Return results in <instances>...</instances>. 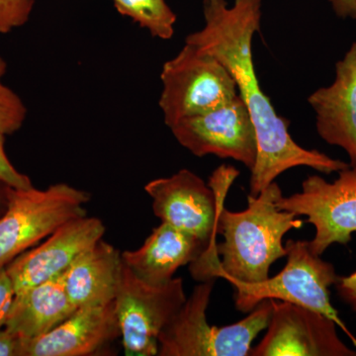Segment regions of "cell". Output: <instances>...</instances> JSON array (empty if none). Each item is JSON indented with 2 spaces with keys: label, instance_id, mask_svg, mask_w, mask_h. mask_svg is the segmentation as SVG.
I'll use <instances>...</instances> for the list:
<instances>
[{
  "label": "cell",
  "instance_id": "obj_1",
  "mask_svg": "<svg viewBox=\"0 0 356 356\" xmlns=\"http://www.w3.org/2000/svg\"><path fill=\"white\" fill-rule=\"evenodd\" d=\"M262 0H204L205 25L186 37L185 43L218 58L235 79L238 95L247 105L257 138V156L250 177V195L257 196L281 173L309 166L330 175L350 163L306 149L292 139L289 121L274 109L262 91L252 60V39L261 30Z\"/></svg>",
  "mask_w": 356,
  "mask_h": 356
},
{
  "label": "cell",
  "instance_id": "obj_2",
  "mask_svg": "<svg viewBox=\"0 0 356 356\" xmlns=\"http://www.w3.org/2000/svg\"><path fill=\"white\" fill-rule=\"evenodd\" d=\"M282 196L280 185L273 182L257 196H248V208L231 212L222 206L218 215L217 234L224 243L217 245L216 277L229 283L254 284L269 277L271 266L286 257L283 236L300 229L303 221L295 213L281 210L277 201Z\"/></svg>",
  "mask_w": 356,
  "mask_h": 356
},
{
  "label": "cell",
  "instance_id": "obj_3",
  "mask_svg": "<svg viewBox=\"0 0 356 356\" xmlns=\"http://www.w3.org/2000/svg\"><path fill=\"white\" fill-rule=\"evenodd\" d=\"M238 175L234 166L222 165L213 172L207 185L191 170H180L145 186L153 199L154 215L161 222L193 236L205 247V252L191 266L192 276L201 282L216 278L220 262L215 243L218 215Z\"/></svg>",
  "mask_w": 356,
  "mask_h": 356
},
{
  "label": "cell",
  "instance_id": "obj_4",
  "mask_svg": "<svg viewBox=\"0 0 356 356\" xmlns=\"http://www.w3.org/2000/svg\"><path fill=\"white\" fill-rule=\"evenodd\" d=\"M214 281H204L159 337V356H248L259 332L267 329L273 303L264 300L247 318L225 327L208 324L206 312Z\"/></svg>",
  "mask_w": 356,
  "mask_h": 356
},
{
  "label": "cell",
  "instance_id": "obj_5",
  "mask_svg": "<svg viewBox=\"0 0 356 356\" xmlns=\"http://www.w3.org/2000/svg\"><path fill=\"white\" fill-rule=\"evenodd\" d=\"M90 194L67 184L44 191L9 187L8 206L0 217V267L38 245L58 227L88 215Z\"/></svg>",
  "mask_w": 356,
  "mask_h": 356
},
{
  "label": "cell",
  "instance_id": "obj_6",
  "mask_svg": "<svg viewBox=\"0 0 356 356\" xmlns=\"http://www.w3.org/2000/svg\"><path fill=\"white\" fill-rule=\"evenodd\" d=\"M285 248L287 264L277 275L254 284L232 283L236 309L250 313L264 300L287 302L327 316L353 339L331 303L330 288L339 278L334 266L314 254L306 241L288 240Z\"/></svg>",
  "mask_w": 356,
  "mask_h": 356
},
{
  "label": "cell",
  "instance_id": "obj_7",
  "mask_svg": "<svg viewBox=\"0 0 356 356\" xmlns=\"http://www.w3.org/2000/svg\"><path fill=\"white\" fill-rule=\"evenodd\" d=\"M159 107L168 128L182 119L207 113L238 95L235 79L218 58L185 43L161 70Z\"/></svg>",
  "mask_w": 356,
  "mask_h": 356
},
{
  "label": "cell",
  "instance_id": "obj_8",
  "mask_svg": "<svg viewBox=\"0 0 356 356\" xmlns=\"http://www.w3.org/2000/svg\"><path fill=\"white\" fill-rule=\"evenodd\" d=\"M186 299L181 278L154 286L124 264L114 304L125 355H158L159 334Z\"/></svg>",
  "mask_w": 356,
  "mask_h": 356
},
{
  "label": "cell",
  "instance_id": "obj_9",
  "mask_svg": "<svg viewBox=\"0 0 356 356\" xmlns=\"http://www.w3.org/2000/svg\"><path fill=\"white\" fill-rule=\"evenodd\" d=\"M281 210L306 216L315 227V236L309 248L322 255L332 245H346L356 234V170L339 172V177L329 182L318 175L304 180L302 191L277 201Z\"/></svg>",
  "mask_w": 356,
  "mask_h": 356
},
{
  "label": "cell",
  "instance_id": "obj_10",
  "mask_svg": "<svg viewBox=\"0 0 356 356\" xmlns=\"http://www.w3.org/2000/svg\"><path fill=\"white\" fill-rule=\"evenodd\" d=\"M170 129L194 156L233 159L250 170L257 161V131L240 95L220 108L182 119Z\"/></svg>",
  "mask_w": 356,
  "mask_h": 356
},
{
  "label": "cell",
  "instance_id": "obj_11",
  "mask_svg": "<svg viewBox=\"0 0 356 356\" xmlns=\"http://www.w3.org/2000/svg\"><path fill=\"white\" fill-rule=\"evenodd\" d=\"M271 303L266 334L250 356H356L339 339L332 318L287 302Z\"/></svg>",
  "mask_w": 356,
  "mask_h": 356
},
{
  "label": "cell",
  "instance_id": "obj_12",
  "mask_svg": "<svg viewBox=\"0 0 356 356\" xmlns=\"http://www.w3.org/2000/svg\"><path fill=\"white\" fill-rule=\"evenodd\" d=\"M104 233L105 226L98 218L86 215L65 222L44 242L7 264L15 294L63 275L79 255L102 240Z\"/></svg>",
  "mask_w": 356,
  "mask_h": 356
},
{
  "label": "cell",
  "instance_id": "obj_13",
  "mask_svg": "<svg viewBox=\"0 0 356 356\" xmlns=\"http://www.w3.org/2000/svg\"><path fill=\"white\" fill-rule=\"evenodd\" d=\"M121 337L114 301L77 308L48 334L22 341L21 356H88L102 353Z\"/></svg>",
  "mask_w": 356,
  "mask_h": 356
},
{
  "label": "cell",
  "instance_id": "obj_14",
  "mask_svg": "<svg viewBox=\"0 0 356 356\" xmlns=\"http://www.w3.org/2000/svg\"><path fill=\"white\" fill-rule=\"evenodd\" d=\"M316 113L318 136L341 147L356 170V42L336 65V79L308 97Z\"/></svg>",
  "mask_w": 356,
  "mask_h": 356
},
{
  "label": "cell",
  "instance_id": "obj_15",
  "mask_svg": "<svg viewBox=\"0 0 356 356\" xmlns=\"http://www.w3.org/2000/svg\"><path fill=\"white\" fill-rule=\"evenodd\" d=\"M204 252L205 247L197 238L161 222L142 247L122 252V259L140 280L159 286L172 281L179 267L195 261Z\"/></svg>",
  "mask_w": 356,
  "mask_h": 356
},
{
  "label": "cell",
  "instance_id": "obj_16",
  "mask_svg": "<svg viewBox=\"0 0 356 356\" xmlns=\"http://www.w3.org/2000/svg\"><path fill=\"white\" fill-rule=\"evenodd\" d=\"M123 264L120 250L102 238L98 241L63 274L70 301L77 308L112 303L118 290Z\"/></svg>",
  "mask_w": 356,
  "mask_h": 356
},
{
  "label": "cell",
  "instance_id": "obj_17",
  "mask_svg": "<svg viewBox=\"0 0 356 356\" xmlns=\"http://www.w3.org/2000/svg\"><path fill=\"white\" fill-rule=\"evenodd\" d=\"M76 309L60 275L15 294L4 327L22 341H30L48 334Z\"/></svg>",
  "mask_w": 356,
  "mask_h": 356
},
{
  "label": "cell",
  "instance_id": "obj_18",
  "mask_svg": "<svg viewBox=\"0 0 356 356\" xmlns=\"http://www.w3.org/2000/svg\"><path fill=\"white\" fill-rule=\"evenodd\" d=\"M119 13L145 28L156 38L170 40L175 35L177 15L165 0H112Z\"/></svg>",
  "mask_w": 356,
  "mask_h": 356
},
{
  "label": "cell",
  "instance_id": "obj_19",
  "mask_svg": "<svg viewBox=\"0 0 356 356\" xmlns=\"http://www.w3.org/2000/svg\"><path fill=\"white\" fill-rule=\"evenodd\" d=\"M7 72V63L0 57V132L6 135L19 131L27 116V108L20 96L2 83Z\"/></svg>",
  "mask_w": 356,
  "mask_h": 356
},
{
  "label": "cell",
  "instance_id": "obj_20",
  "mask_svg": "<svg viewBox=\"0 0 356 356\" xmlns=\"http://www.w3.org/2000/svg\"><path fill=\"white\" fill-rule=\"evenodd\" d=\"M35 0H0V34H8L30 19Z\"/></svg>",
  "mask_w": 356,
  "mask_h": 356
},
{
  "label": "cell",
  "instance_id": "obj_21",
  "mask_svg": "<svg viewBox=\"0 0 356 356\" xmlns=\"http://www.w3.org/2000/svg\"><path fill=\"white\" fill-rule=\"evenodd\" d=\"M6 137V134L0 132V182L13 188H31L33 184L30 177L18 172L7 156Z\"/></svg>",
  "mask_w": 356,
  "mask_h": 356
},
{
  "label": "cell",
  "instance_id": "obj_22",
  "mask_svg": "<svg viewBox=\"0 0 356 356\" xmlns=\"http://www.w3.org/2000/svg\"><path fill=\"white\" fill-rule=\"evenodd\" d=\"M15 291L13 281L9 277L6 267H0V329L6 325L7 316L10 310Z\"/></svg>",
  "mask_w": 356,
  "mask_h": 356
},
{
  "label": "cell",
  "instance_id": "obj_23",
  "mask_svg": "<svg viewBox=\"0 0 356 356\" xmlns=\"http://www.w3.org/2000/svg\"><path fill=\"white\" fill-rule=\"evenodd\" d=\"M334 285L339 298L350 306L356 315V271L350 275L337 278Z\"/></svg>",
  "mask_w": 356,
  "mask_h": 356
},
{
  "label": "cell",
  "instance_id": "obj_24",
  "mask_svg": "<svg viewBox=\"0 0 356 356\" xmlns=\"http://www.w3.org/2000/svg\"><path fill=\"white\" fill-rule=\"evenodd\" d=\"M22 339L8 331L6 327L0 329V356H21Z\"/></svg>",
  "mask_w": 356,
  "mask_h": 356
},
{
  "label": "cell",
  "instance_id": "obj_25",
  "mask_svg": "<svg viewBox=\"0 0 356 356\" xmlns=\"http://www.w3.org/2000/svg\"><path fill=\"white\" fill-rule=\"evenodd\" d=\"M330 2L339 18L356 19V0H330Z\"/></svg>",
  "mask_w": 356,
  "mask_h": 356
},
{
  "label": "cell",
  "instance_id": "obj_26",
  "mask_svg": "<svg viewBox=\"0 0 356 356\" xmlns=\"http://www.w3.org/2000/svg\"><path fill=\"white\" fill-rule=\"evenodd\" d=\"M9 187L0 182V217L6 213L8 206V191Z\"/></svg>",
  "mask_w": 356,
  "mask_h": 356
},
{
  "label": "cell",
  "instance_id": "obj_27",
  "mask_svg": "<svg viewBox=\"0 0 356 356\" xmlns=\"http://www.w3.org/2000/svg\"><path fill=\"white\" fill-rule=\"evenodd\" d=\"M351 341H353V344H355V346H356V339L353 337V339H351Z\"/></svg>",
  "mask_w": 356,
  "mask_h": 356
}]
</instances>
